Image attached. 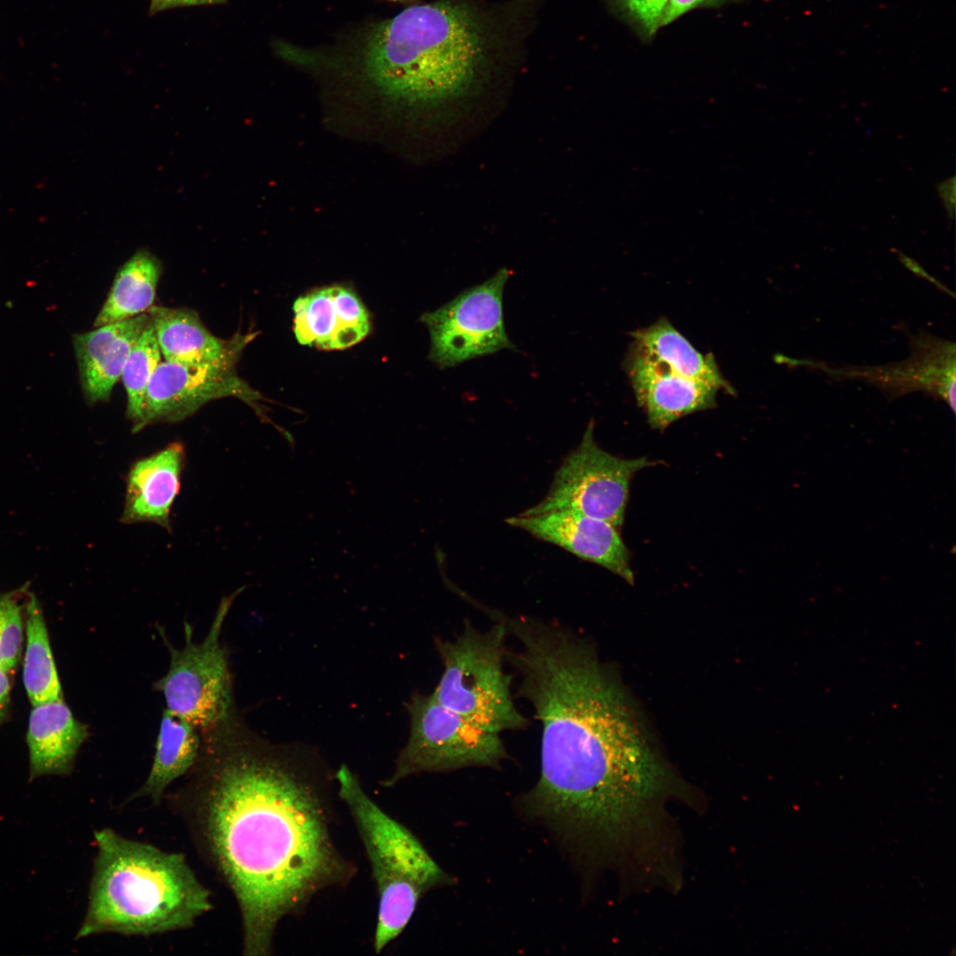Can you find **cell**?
<instances>
[{
	"instance_id": "cell-3",
	"label": "cell",
	"mask_w": 956,
	"mask_h": 956,
	"mask_svg": "<svg viewBox=\"0 0 956 956\" xmlns=\"http://www.w3.org/2000/svg\"><path fill=\"white\" fill-rule=\"evenodd\" d=\"M498 20L465 0L410 6L373 24L356 63L383 99L436 109L474 95L490 73L501 43Z\"/></svg>"
},
{
	"instance_id": "cell-22",
	"label": "cell",
	"mask_w": 956,
	"mask_h": 956,
	"mask_svg": "<svg viewBox=\"0 0 956 956\" xmlns=\"http://www.w3.org/2000/svg\"><path fill=\"white\" fill-rule=\"evenodd\" d=\"M23 682L33 705L63 698L42 610L35 596L26 609Z\"/></svg>"
},
{
	"instance_id": "cell-14",
	"label": "cell",
	"mask_w": 956,
	"mask_h": 956,
	"mask_svg": "<svg viewBox=\"0 0 956 956\" xmlns=\"http://www.w3.org/2000/svg\"><path fill=\"white\" fill-rule=\"evenodd\" d=\"M293 332L302 345L324 351L350 348L366 337L370 317L358 294L334 284L298 297L293 304Z\"/></svg>"
},
{
	"instance_id": "cell-17",
	"label": "cell",
	"mask_w": 956,
	"mask_h": 956,
	"mask_svg": "<svg viewBox=\"0 0 956 956\" xmlns=\"http://www.w3.org/2000/svg\"><path fill=\"white\" fill-rule=\"evenodd\" d=\"M150 323L149 314L142 313L73 335L81 385L89 404L110 397L132 348Z\"/></svg>"
},
{
	"instance_id": "cell-21",
	"label": "cell",
	"mask_w": 956,
	"mask_h": 956,
	"mask_svg": "<svg viewBox=\"0 0 956 956\" xmlns=\"http://www.w3.org/2000/svg\"><path fill=\"white\" fill-rule=\"evenodd\" d=\"M161 274L159 260L140 250L118 270L105 302L96 317L98 327L135 317L154 303Z\"/></svg>"
},
{
	"instance_id": "cell-4",
	"label": "cell",
	"mask_w": 956,
	"mask_h": 956,
	"mask_svg": "<svg viewBox=\"0 0 956 956\" xmlns=\"http://www.w3.org/2000/svg\"><path fill=\"white\" fill-rule=\"evenodd\" d=\"M89 905L76 939L104 933L152 936L181 930L212 907L210 891L181 853L95 832Z\"/></svg>"
},
{
	"instance_id": "cell-18",
	"label": "cell",
	"mask_w": 956,
	"mask_h": 956,
	"mask_svg": "<svg viewBox=\"0 0 956 956\" xmlns=\"http://www.w3.org/2000/svg\"><path fill=\"white\" fill-rule=\"evenodd\" d=\"M87 737V726L63 698L33 705L27 730L29 778L69 774Z\"/></svg>"
},
{
	"instance_id": "cell-10",
	"label": "cell",
	"mask_w": 956,
	"mask_h": 956,
	"mask_svg": "<svg viewBox=\"0 0 956 956\" xmlns=\"http://www.w3.org/2000/svg\"><path fill=\"white\" fill-rule=\"evenodd\" d=\"M509 276V270L501 268L484 282L422 314L420 320L430 335L428 357L432 362L440 368H449L503 349L515 350L506 334L503 312L504 288Z\"/></svg>"
},
{
	"instance_id": "cell-29",
	"label": "cell",
	"mask_w": 956,
	"mask_h": 956,
	"mask_svg": "<svg viewBox=\"0 0 956 956\" xmlns=\"http://www.w3.org/2000/svg\"><path fill=\"white\" fill-rule=\"evenodd\" d=\"M182 7V0H150V14L168 9Z\"/></svg>"
},
{
	"instance_id": "cell-15",
	"label": "cell",
	"mask_w": 956,
	"mask_h": 956,
	"mask_svg": "<svg viewBox=\"0 0 956 956\" xmlns=\"http://www.w3.org/2000/svg\"><path fill=\"white\" fill-rule=\"evenodd\" d=\"M185 447L173 442L129 467L120 522L153 523L171 531V512L179 494Z\"/></svg>"
},
{
	"instance_id": "cell-30",
	"label": "cell",
	"mask_w": 956,
	"mask_h": 956,
	"mask_svg": "<svg viewBox=\"0 0 956 956\" xmlns=\"http://www.w3.org/2000/svg\"><path fill=\"white\" fill-rule=\"evenodd\" d=\"M227 0H182V6H196L204 4H226Z\"/></svg>"
},
{
	"instance_id": "cell-16",
	"label": "cell",
	"mask_w": 956,
	"mask_h": 956,
	"mask_svg": "<svg viewBox=\"0 0 956 956\" xmlns=\"http://www.w3.org/2000/svg\"><path fill=\"white\" fill-rule=\"evenodd\" d=\"M165 360L194 366L235 367L257 333L229 339L212 335L195 311L152 305L148 310Z\"/></svg>"
},
{
	"instance_id": "cell-11",
	"label": "cell",
	"mask_w": 956,
	"mask_h": 956,
	"mask_svg": "<svg viewBox=\"0 0 956 956\" xmlns=\"http://www.w3.org/2000/svg\"><path fill=\"white\" fill-rule=\"evenodd\" d=\"M224 397H236L266 418L259 405L262 396L236 374L235 367L161 361L149 382L135 433L155 423L183 420L207 403Z\"/></svg>"
},
{
	"instance_id": "cell-24",
	"label": "cell",
	"mask_w": 956,
	"mask_h": 956,
	"mask_svg": "<svg viewBox=\"0 0 956 956\" xmlns=\"http://www.w3.org/2000/svg\"><path fill=\"white\" fill-rule=\"evenodd\" d=\"M612 6L644 40L662 27L668 0H609Z\"/></svg>"
},
{
	"instance_id": "cell-12",
	"label": "cell",
	"mask_w": 956,
	"mask_h": 956,
	"mask_svg": "<svg viewBox=\"0 0 956 956\" xmlns=\"http://www.w3.org/2000/svg\"><path fill=\"white\" fill-rule=\"evenodd\" d=\"M505 521L634 583L629 551L620 530L605 520L575 511L558 510L534 515L520 513Z\"/></svg>"
},
{
	"instance_id": "cell-8",
	"label": "cell",
	"mask_w": 956,
	"mask_h": 956,
	"mask_svg": "<svg viewBox=\"0 0 956 956\" xmlns=\"http://www.w3.org/2000/svg\"><path fill=\"white\" fill-rule=\"evenodd\" d=\"M405 706L410 717L409 737L385 786L420 773L495 767L507 757L500 734L443 706L432 693H414Z\"/></svg>"
},
{
	"instance_id": "cell-20",
	"label": "cell",
	"mask_w": 956,
	"mask_h": 956,
	"mask_svg": "<svg viewBox=\"0 0 956 956\" xmlns=\"http://www.w3.org/2000/svg\"><path fill=\"white\" fill-rule=\"evenodd\" d=\"M630 336L632 344L680 374L736 395L713 355L699 352L667 318L662 317L647 328L631 332Z\"/></svg>"
},
{
	"instance_id": "cell-2",
	"label": "cell",
	"mask_w": 956,
	"mask_h": 956,
	"mask_svg": "<svg viewBox=\"0 0 956 956\" xmlns=\"http://www.w3.org/2000/svg\"><path fill=\"white\" fill-rule=\"evenodd\" d=\"M519 694L542 726L531 815L575 851L613 853L651 834L682 790L642 734L623 695L586 643L559 623L504 618Z\"/></svg>"
},
{
	"instance_id": "cell-1",
	"label": "cell",
	"mask_w": 956,
	"mask_h": 956,
	"mask_svg": "<svg viewBox=\"0 0 956 956\" xmlns=\"http://www.w3.org/2000/svg\"><path fill=\"white\" fill-rule=\"evenodd\" d=\"M201 735L173 803L235 896L243 954L267 956L282 919L356 868L334 842L327 778L309 760L264 741L238 710Z\"/></svg>"
},
{
	"instance_id": "cell-19",
	"label": "cell",
	"mask_w": 956,
	"mask_h": 956,
	"mask_svg": "<svg viewBox=\"0 0 956 956\" xmlns=\"http://www.w3.org/2000/svg\"><path fill=\"white\" fill-rule=\"evenodd\" d=\"M201 742L198 729L167 709L164 710L149 775L132 798H146L155 803L160 801L167 788L193 767Z\"/></svg>"
},
{
	"instance_id": "cell-23",
	"label": "cell",
	"mask_w": 956,
	"mask_h": 956,
	"mask_svg": "<svg viewBox=\"0 0 956 956\" xmlns=\"http://www.w3.org/2000/svg\"><path fill=\"white\" fill-rule=\"evenodd\" d=\"M160 362L161 351L150 320L132 348L121 374L127 393V416L134 433L143 417L149 382Z\"/></svg>"
},
{
	"instance_id": "cell-32",
	"label": "cell",
	"mask_w": 956,
	"mask_h": 956,
	"mask_svg": "<svg viewBox=\"0 0 956 956\" xmlns=\"http://www.w3.org/2000/svg\"><path fill=\"white\" fill-rule=\"evenodd\" d=\"M391 1H405V0H391Z\"/></svg>"
},
{
	"instance_id": "cell-5",
	"label": "cell",
	"mask_w": 956,
	"mask_h": 956,
	"mask_svg": "<svg viewBox=\"0 0 956 956\" xmlns=\"http://www.w3.org/2000/svg\"><path fill=\"white\" fill-rule=\"evenodd\" d=\"M335 779L375 882L378 910L373 946L380 953L405 930L421 897L448 878L419 839L370 798L349 767L342 765Z\"/></svg>"
},
{
	"instance_id": "cell-26",
	"label": "cell",
	"mask_w": 956,
	"mask_h": 956,
	"mask_svg": "<svg viewBox=\"0 0 956 956\" xmlns=\"http://www.w3.org/2000/svg\"><path fill=\"white\" fill-rule=\"evenodd\" d=\"M729 1L731 0H668L662 19V27L693 10L720 7Z\"/></svg>"
},
{
	"instance_id": "cell-13",
	"label": "cell",
	"mask_w": 956,
	"mask_h": 956,
	"mask_svg": "<svg viewBox=\"0 0 956 956\" xmlns=\"http://www.w3.org/2000/svg\"><path fill=\"white\" fill-rule=\"evenodd\" d=\"M623 366L652 429L663 431L686 415L716 406L717 387L680 374L632 343Z\"/></svg>"
},
{
	"instance_id": "cell-9",
	"label": "cell",
	"mask_w": 956,
	"mask_h": 956,
	"mask_svg": "<svg viewBox=\"0 0 956 956\" xmlns=\"http://www.w3.org/2000/svg\"><path fill=\"white\" fill-rule=\"evenodd\" d=\"M593 429L590 420L578 447L556 471L546 496L522 514L570 510L605 520L621 529L631 479L641 469L659 462L646 457H616L598 446Z\"/></svg>"
},
{
	"instance_id": "cell-28",
	"label": "cell",
	"mask_w": 956,
	"mask_h": 956,
	"mask_svg": "<svg viewBox=\"0 0 956 956\" xmlns=\"http://www.w3.org/2000/svg\"><path fill=\"white\" fill-rule=\"evenodd\" d=\"M7 671L0 667V716L5 709L10 696V679Z\"/></svg>"
},
{
	"instance_id": "cell-6",
	"label": "cell",
	"mask_w": 956,
	"mask_h": 956,
	"mask_svg": "<svg viewBox=\"0 0 956 956\" xmlns=\"http://www.w3.org/2000/svg\"><path fill=\"white\" fill-rule=\"evenodd\" d=\"M507 634L502 618L485 631L466 621L453 640L435 639L443 671L433 696L443 706L497 734L528 723L514 705L512 676L504 668Z\"/></svg>"
},
{
	"instance_id": "cell-25",
	"label": "cell",
	"mask_w": 956,
	"mask_h": 956,
	"mask_svg": "<svg viewBox=\"0 0 956 956\" xmlns=\"http://www.w3.org/2000/svg\"><path fill=\"white\" fill-rule=\"evenodd\" d=\"M22 639L20 606L12 596H4L0 618V664L7 672L16 666L19 659Z\"/></svg>"
},
{
	"instance_id": "cell-7",
	"label": "cell",
	"mask_w": 956,
	"mask_h": 956,
	"mask_svg": "<svg viewBox=\"0 0 956 956\" xmlns=\"http://www.w3.org/2000/svg\"><path fill=\"white\" fill-rule=\"evenodd\" d=\"M243 590L222 598L204 638L196 643L193 628L184 623V644L174 647L158 628L169 653L166 673L154 683L166 709L200 731L220 721L237 708L226 646L221 643L225 620L234 600Z\"/></svg>"
},
{
	"instance_id": "cell-27",
	"label": "cell",
	"mask_w": 956,
	"mask_h": 956,
	"mask_svg": "<svg viewBox=\"0 0 956 956\" xmlns=\"http://www.w3.org/2000/svg\"><path fill=\"white\" fill-rule=\"evenodd\" d=\"M955 186L954 176L946 179L937 186L938 195L951 220L953 219L955 212Z\"/></svg>"
},
{
	"instance_id": "cell-31",
	"label": "cell",
	"mask_w": 956,
	"mask_h": 956,
	"mask_svg": "<svg viewBox=\"0 0 956 956\" xmlns=\"http://www.w3.org/2000/svg\"><path fill=\"white\" fill-rule=\"evenodd\" d=\"M3 602H4V597H1L0 598V618H1L2 609H3ZM0 667H1V664H0Z\"/></svg>"
}]
</instances>
